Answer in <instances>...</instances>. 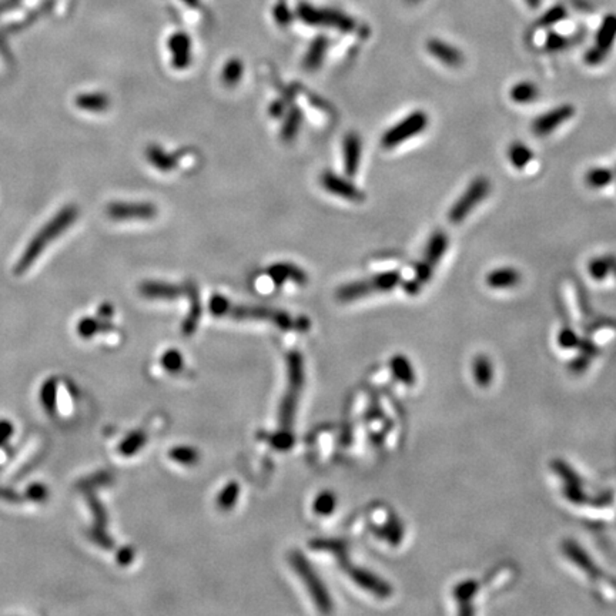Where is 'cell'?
Segmentation results:
<instances>
[{
	"instance_id": "1f68e13d",
	"label": "cell",
	"mask_w": 616,
	"mask_h": 616,
	"mask_svg": "<svg viewBox=\"0 0 616 616\" xmlns=\"http://www.w3.org/2000/svg\"><path fill=\"white\" fill-rule=\"evenodd\" d=\"M336 505H337L336 495L333 492H329V491H324V492H321L316 498L314 505H313V510H314V512L317 515H324L325 517V515L333 514V511L336 510Z\"/></svg>"
},
{
	"instance_id": "74e56055",
	"label": "cell",
	"mask_w": 616,
	"mask_h": 616,
	"mask_svg": "<svg viewBox=\"0 0 616 616\" xmlns=\"http://www.w3.org/2000/svg\"><path fill=\"white\" fill-rule=\"evenodd\" d=\"M568 46V40L557 33H551L546 39V49L549 52H558Z\"/></svg>"
},
{
	"instance_id": "8d00e7d4",
	"label": "cell",
	"mask_w": 616,
	"mask_h": 616,
	"mask_svg": "<svg viewBox=\"0 0 616 616\" xmlns=\"http://www.w3.org/2000/svg\"><path fill=\"white\" fill-rule=\"evenodd\" d=\"M566 17V10L562 6H557L554 9L549 10L542 19H541V25L543 26H551L555 25L557 21H561L562 19Z\"/></svg>"
},
{
	"instance_id": "4316f807",
	"label": "cell",
	"mask_w": 616,
	"mask_h": 616,
	"mask_svg": "<svg viewBox=\"0 0 616 616\" xmlns=\"http://www.w3.org/2000/svg\"><path fill=\"white\" fill-rule=\"evenodd\" d=\"M240 495V485L237 482L231 481L222 490L217 497V507L223 511H230L234 508Z\"/></svg>"
},
{
	"instance_id": "484cf974",
	"label": "cell",
	"mask_w": 616,
	"mask_h": 616,
	"mask_svg": "<svg viewBox=\"0 0 616 616\" xmlns=\"http://www.w3.org/2000/svg\"><path fill=\"white\" fill-rule=\"evenodd\" d=\"M534 157L532 151L530 150V147L525 146L521 142H515L510 146L508 148V159L511 162L512 166H515L517 169H523L528 164L531 163Z\"/></svg>"
},
{
	"instance_id": "5b68a950",
	"label": "cell",
	"mask_w": 616,
	"mask_h": 616,
	"mask_svg": "<svg viewBox=\"0 0 616 616\" xmlns=\"http://www.w3.org/2000/svg\"><path fill=\"white\" fill-rule=\"evenodd\" d=\"M448 243H450L448 235L444 231L436 230L435 233H432L427 243L423 261L416 264L415 278L404 285V289L408 294H415L420 291L423 285L432 277V271L438 266V262L444 257L448 249Z\"/></svg>"
},
{
	"instance_id": "7402d4cb",
	"label": "cell",
	"mask_w": 616,
	"mask_h": 616,
	"mask_svg": "<svg viewBox=\"0 0 616 616\" xmlns=\"http://www.w3.org/2000/svg\"><path fill=\"white\" fill-rule=\"evenodd\" d=\"M173 52V66L175 69H186L190 63V43L186 36H175L170 40Z\"/></svg>"
},
{
	"instance_id": "836d02e7",
	"label": "cell",
	"mask_w": 616,
	"mask_h": 616,
	"mask_svg": "<svg viewBox=\"0 0 616 616\" xmlns=\"http://www.w3.org/2000/svg\"><path fill=\"white\" fill-rule=\"evenodd\" d=\"M162 365L169 372H179L184 365V358L177 349H167L162 357Z\"/></svg>"
},
{
	"instance_id": "9a60e30c",
	"label": "cell",
	"mask_w": 616,
	"mask_h": 616,
	"mask_svg": "<svg viewBox=\"0 0 616 616\" xmlns=\"http://www.w3.org/2000/svg\"><path fill=\"white\" fill-rule=\"evenodd\" d=\"M427 50L432 57L450 68H459L465 61L464 53L441 39H430L427 41Z\"/></svg>"
},
{
	"instance_id": "9c48e42d",
	"label": "cell",
	"mask_w": 616,
	"mask_h": 616,
	"mask_svg": "<svg viewBox=\"0 0 616 616\" xmlns=\"http://www.w3.org/2000/svg\"><path fill=\"white\" fill-rule=\"evenodd\" d=\"M428 115L425 112H421V110H416V112H412L405 119L388 128L381 139V144L384 148L397 147L415 137L416 135L423 133L428 127Z\"/></svg>"
},
{
	"instance_id": "d6986e66",
	"label": "cell",
	"mask_w": 616,
	"mask_h": 616,
	"mask_svg": "<svg viewBox=\"0 0 616 616\" xmlns=\"http://www.w3.org/2000/svg\"><path fill=\"white\" fill-rule=\"evenodd\" d=\"M519 281H521V273L512 267H501L492 270L487 276V284L491 289L497 290L512 289L519 284Z\"/></svg>"
},
{
	"instance_id": "6da1fadb",
	"label": "cell",
	"mask_w": 616,
	"mask_h": 616,
	"mask_svg": "<svg viewBox=\"0 0 616 616\" xmlns=\"http://www.w3.org/2000/svg\"><path fill=\"white\" fill-rule=\"evenodd\" d=\"M304 361L298 351L287 356V388L278 410V430L273 436V447L278 451H287L293 447V425L304 388Z\"/></svg>"
},
{
	"instance_id": "d590c367",
	"label": "cell",
	"mask_w": 616,
	"mask_h": 616,
	"mask_svg": "<svg viewBox=\"0 0 616 616\" xmlns=\"http://www.w3.org/2000/svg\"><path fill=\"white\" fill-rule=\"evenodd\" d=\"M102 328H104V325L100 324L97 320H95V318H83L79 323V325H77V331H79V334L81 337L89 338V337L95 336L99 331V329H102Z\"/></svg>"
},
{
	"instance_id": "f35d334b",
	"label": "cell",
	"mask_w": 616,
	"mask_h": 616,
	"mask_svg": "<svg viewBox=\"0 0 616 616\" xmlns=\"http://www.w3.org/2000/svg\"><path fill=\"white\" fill-rule=\"evenodd\" d=\"M131 559H133V552H131V549H128V548L123 549V551L119 554V561H120L123 565L130 564Z\"/></svg>"
},
{
	"instance_id": "ab89813d",
	"label": "cell",
	"mask_w": 616,
	"mask_h": 616,
	"mask_svg": "<svg viewBox=\"0 0 616 616\" xmlns=\"http://www.w3.org/2000/svg\"><path fill=\"white\" fill-rule=\"evenodd\" d=\"M102 308H103V310H100V314H102V316H104L106 318H108L110 316H112V314H113V308H112V307H110V305H107V304H106V305H102Z\"/></svg>"
},
{
	"instance_id": "603a6c76",
	"label": "cell",
	"mask_w": 616,
	"mask_h": 616,
	"mask_svg": "<svg viewBox=\"0 0 616 616\" xmlns=\"http://www.w3.org/2000/svg\"><path fill=\"white\" fill-rule=\"evenodd\" d=\"M613 270H616V260L612 257H598L590 260L588 271L593 280H605Z\"/></svg>"
},
{
	"instance_id": "7c38bea8",
	"label": "cell",
	"mask_w": 616,
	"mask_h": 616,
	"mask_svg": "<svg viewBox=\"0 0 616 616\" xmlns=\"http://www.w3.org/2000/svg\"><path fill=\"white\" fill-rule=\"evenodd\" d=\"M575 108L570 104H562L537 117L532 123V131L537 136H548L565 122L574 117Z\"/></svg>"
},
{
	"instance_id": "277c9868",
	"label": "cell",
	"mask_w": 616,
	"mask_h": 616,
	"mask_svg": "<svg viewBox=\"0 0 616 616\" xmlns=\"http://www.w3.org/2000/svg\"><path fill=\"white\" fill-rule=\"evenodd\" d=\"M231 317L234 320H253V321H267L278 327L280 329H297V331H307L310 328V320L301 317L294 318L289 313L276 310V308L262 305H243L229 301L223 317Z\"/></svg>"
},
{
	"instance_id": "e0dca14e",
	"label": "cell",
	"mask_w": 616,
	"mask_h": 616,
	"mask_svg": "<svg viewBox=\"0 0 616 616\" xmlns=\"http://www.w3.org/2000/svg\"><path fill=\"white\" fill-rule=\"evenodd\" d=\"M186 294L190 300V310L186 316V320L182 324V333L187 337L193 336L197 329V325L200 323L202 318V302H200V294H199V289L195 287V284L189 282L186 285Z\"/></svg>"
},
{
	"instance_id": "30bf717a",
	"label": "cell",
	"mask_w": 616,
	"mask_h": 616,
	"mask_svg": "<svg viewBox=\"0 0 616 616\" xmlns=\"http://www.w3.org/2000/svg\"><path fill=\"white\" fill-rule=\"evenodd\" d=\"M107 215L115 222L151 220L157 215V207L146 202H115L106 209Z\"/></svg>"
},
{
	"instance_id": "8992f818",
	"label": "cell",
	"mask_w": 616,
	"mask_h": 616,
	"mask_svg": "<svg viewBox=\"0 0 616 616\" xmlns=\"http://www.w3.org/2000/svg\"><path fill=\"white\" fill-rule=\"evenodd\" d=\"M290 564L294 568L296 574L300 577V579L305 585V588H307L308 593H310V597L314 601L317 609L324 613L331 612L333 610V599L329 598V593H328L325 585L323 584L321 578L317 575V572L313 568V565L308 562L305 559V557L298 551L291 552Z\"/></svg>"
},
{
	"instance_id": "4dcf8cb0",
	"label": "cell",
	"mask_w": 616,
	"mask_h": 616,
	"mask_svg": "<svg viewBox=\"0 0 616 616\" xmlns=\"http://www.w3.org/2000/svg\"><path fill=\"white\" fill-rule=\"evenodd\" d=\"M146 439H147V436L144 432L136 431L124 439V441L120 444L119 451L126 456L133 455L143 448V445L146 444Z\"/></svg>"
},
{
	"instance_id": "ac0fdd59",
	"label": "cell",
	"mask_w": 616,
	"mask_h": 616,
	"mask_svg": "<svg viewBox=\"0 0 616 616\" xmlns=\"http://www.w3.org/2000/svg\"><path fill=\"white\" fill-rule=\"evenodd\" d=\"M269 276L271 280L278 285H282L285 281H293L300 285L307 284L308 277L307 274L294 264L290 262H277L269 269Z\"/></svg>"
},
{
	"instance_id": "ffe728a7",
	"label": "cell",
	"mask_w": 616,
	"mask_h": 616,
	"mask_svg": "<svg viewBox=\"0 0 616 616\" xmlns=\"http://www.w3.org/2000/svg\"><path fill=\"white\" fill-rule=\"evenodd\" d=\"M146 157L153 167L163 173H169L177 167V157L157 144H151L146 148Z\"/></svg>"
},
{
	"instance_id": "60d3db41",
	"label": "cell",
	"mask_w": 616,
	"mask_h": 616,
	"mask_svg": "<svg viewBox=\"0 0 616 616\" xmlns=\"http://www.w3.org/2000/svg\"><path fill=\"white\" fill-rule=\"evenodd\" d=\"M530 8H538L541 5V0H525Z\"/></svg>"
},
{
	"instance_id": "4fadbf2b",
	"label": "cell",
	"mask_w": 616,
	"mask_h": 616,
	"mask_svg": "<svg viewBox=\"0 0 616 616\" xmlns=\"http://www.w3.org/2000/svg\"><path fill=\"white\" fill-rule=\"evenodd\" d=\"M321 184L328 193L343 197L345 200L351 202L364 200V194L354 184H351L347 179L341 177V175H337L333 171H324L321 174Z\"/></svg>"
},
{
	"instance_id": "3957f363",
	"label": "cell",
	"mask_w": 616,
	"mask_h": 616,
	"mask_svg": "<svg viewBox=\"0 0 616 616\" xmlns=\"http://www.w3.org/2000/svg\"><path fill=\"white\" fill-rule=\"evenodd\" d=\"M311 549H316V551H327L331 552L336 558L337 562L340 564L341 569L345 572V574L353 579L357 585H360L361 588L369 590L374 595H377L380 598H387L389 595V586L381 581L380 578H377L376 575H372L371 572L353 566L348 562V557H347V548L341 541L337 539H314L310 542Z\"/></svg>"
},
{
	"instance_id": "2e32d148",
	"label": "cell",
	"mask_w": 616,
	"mask_h": 616,
	"mask_svg": "<svg viewBox=\"0 0 616 616\" xmlns=\"http://www.w3.org/2000/svg\"><path fill=\"white\" fill-rule=\"evenodd\" d=\"M361 137L358 133H348L343 142L344 153V170L349 177H354L358 171L361 162Z\"/></svg>"
},
{
	"instance_id": "52a82bcc",
	"label": "cell",
	"mask_w": 616,
	"mask_h": 616,
	"mask_svg": "<svg viewBox=\"0 0 616 616\" xmlns=\"http://www.w3.org/2000/svg\"><path fill=\"white\" fill-rule=\"evenodd\" d=\"M401 282V276L398 271H385L377 276H372L367 280L348 282L337 291V298L343 302H349L360 300L372 293L391 291Z\"/></svg>"
},
{
	"instance_id": "5bb4252c",
	"label": "cell",
	"mask_w": 616,
	"mask_h": 616,
	"mask_svg": "<svg viewBox=\"0 0 616 616\" xmlns=\"http://www.w3.org/2000/svg\"><path fill=\"white\" fill-rule=\"evenodd\" d=\"M139 291L143 297L148 300H177L186 293L183 285L170 284L166 281H143L139 287Z\"/></svg>"
},
{
	"instance_id": "f546056e",
	"label": "cell",
	"mask_w": 616,
	"mask_h": 616,
	"mask_svg": "<svg viewBox=\"0 0 616 616\" xmlns=\"http://www.w3.org/2000/svg\"><path fill=\"white\" fill-rule=\"evenodd\" d=\"M169 458L183 465H193L197 464V461H199V452H197V450L193 447L182 445L171 448L169 451Z\"/></svg>"
},
{
	"instance_id": "7a4b0ae2",
	"label": "cell",
	"mask_w": 616,
	"mask_h": 616,
	"mask_svg": "<svg viewBox=\"0 0 616 616\" xmlns=\"http://www.w3.org/2000/svg\"><path fill=\"white\" fill-rule=\"evenodd\" d=\"M77 217H79V209L76 204L63 206L49 220V222L30 238L28 246L25 247L23 253H21V256L16 262L15 273L17 276L26 273L53 241L59 238L63 233L68 231L76 223Z\"/></svg>"
},
{
	"instance_id": "e575fe53",
	"label": "cell",
	"mask_w": 616,
	"mask_h": 616,
	"mask_svg": "<svg viewBox=\"0 0 616 616\" xmlns=\"http://www.w3.org/2000/svg\"><path fill=\"white\" fill-rule=\"evenodd\" d=\"M392 365V371L395 372V376L398 378H401L404 383L410 384L414 383V376H412V369H410L408 363L405 361V358L403 357H395L391 363Z\"/></svg>"
},
{
	"instance_id": "d4e9b609",
	"label": "cell",
	"mask_w": 616,
	"mask_h": 616,
	"mask_svg": "<svg viewBox=\"0 0 616 616\" xmlns=\"http://www.w3.org/2000/svg\"><path fill=\"white\" fill-rule=\"evenodd\" d=\"M301 122H302L301 110L298 107H293L290 112L285 115L284 126L281 128V137L284 142H291L297 136Z\"/></svg>"
},
{
	"instance_id": "8fae6325",
	"label": "cell",
	"mask_w": 616,
	"mask_h": 616,
	"mask_svg": "<svg viewBox=\"0 0 616 616\" xmlns=\"http://www.w3.org/2000/svg\"><path fill=\"white\" fill-rule=\"evenodd\" d=\"M616 40V16L608 15L602 25L597 33L595 46L589 49L585 55V61L590 66H597L605 60L610 49L613 48V43Z\"/></svg>"
},
{
	"instance_id": "ba28073f",
	"label": "cell",
	"mask_w": 616,
	"mask_h": 616,
	"mask_svg": "<svg viewBox=\"0 0 616 616\" xmlns=\"http://www.w3.org/2000/svg\"><path fill=\"white\" fill-rule=\"evenodd\" d=\"M491 183L487 177H477L471 182V184L462 193L459 199L454 203L450 210L448 218L452 224H459L474 211L477 204L482 203L490 194Z\"/></svg>"
},
{
	"instance_id": "83f0119b",
	"label": "cell",
	"mask_w": 616,
	"mask_h": 616,
	"mask_svg": "<svg viewBox=\"0 0 616 616\" xmlns=\"http://www.w3.org/2000/svg\"><path fill=\"white\" fill-rule=\"evenodd\" d=\"M327 48V41L324 39H318L314 45L311 46L310 52L307 53L305 60H304V68L305 70H317L321 63H323V57H324V52Z\"/></svg>"
},
{
	"instance_id": "f1b7e54d",
	"label": "cell",
	"mask_w": 616,
	"mask_h": 616,
	"mask_svg": "<svg viewBox=\"0 0 616 616\" xmlns=\"http://www.w3.org/2000/svg\"><path fill=\"white\" fill-rule=\"evenodd\" d=\"M585 180H586V184L590 189H602V187L608 186L613 180V173L609 169H605V167L590 169L586 173Z\"/></svg>"
},
{
	"instance_id": "d6a6232c",
	"label": "cell",
	"mask_w": 616,
	"mask_h": 616,
	"mask_svg": "<svg viewBox=\"0 0 616 616\" xmlns=\"http://www.w3.org/2000/svg\"><path fill=\"white\" fill-rule=\"evenodd\" d=\"M241 76H243V63L235 59L226 63L222 73V79L226 86H235Z\"/></svg>"
},
{
	"instance_id": "cb8c5ba5",
	"label": "cell",
	"mask_w": 616,
	"mask_h": 616,
	"mask_svg": "<svg viewBox=\"0 0 616 616\" xmlns=\"http://www.w3.org/2000/svg\"><path fill=\"white\" fill-rule=\"evenodd\" d=\"M510 96L518 104H528L539 96V92L532 81H521L512 87Z\"/></svg>"
},
{
	"instance_id": "44dd1931",
	"label": "cell",
	"mask_w": 616,
	"mask_h": 616,
	"mask_svg": "<svg viewBox=\"0 0 616 616\" xmlns=\"http://www.w3.org/2000/svg\"><path fill=\"white\" fill-rule=\"evenodd\" d=\"M75 104L84 112L102 113L110 107V99L106 93H80L75 97Z\"/></svg>"
}]
</instances>
